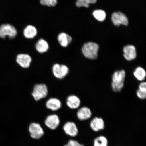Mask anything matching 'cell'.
Segmentation results:
<instances>
[{
	"mask_svg": "<svg viewBox=\"0 0 146 146\" xmlns=\"http://www.w3.org/2000/svg\"><path fill=\"white\" fill-rule=\"evenodd\" d=\"M125 76V70L117 71L112 76V87L115 92H120L123 89L124 85Z\"/></svg>",
	"mask_w": 146,
	"mask_h": 146,
	"instance_id": "6da1fadb",
	"label": "cell"
},
{
	"mask_svg": "<svg viewBox=\"0 0 146 146\" xmlns=\"http://www.w3.org/2000/svg\"><path fill=\"white\" fill-rule=\"evenodd\" d=\"M99 46L96 43L89 42L85 44L82 47V53L86 58L91 60L96 59L98 56Z\"/></svg>",
	"mask_w": 146,
	"mask_h": 146,
	"instance_id": "7a4b0ae2",
	"label": "cell"
},
{
	"mask_svg": "<svg viewBox=\"0 0 146 146\" xmlns=\"http://www.w3.org/2000/svg\"><path fill=\"white\" fill-rule=\"evenodd\" d=\"M17 32L15 27L13 25L6 24L0 26V38L5 39L8 36L9 39H12L16 37Z\"/></svg>",
	"mask_w": 146,
	"mask_h": 146,
	"instance_id": "3957f363",
	"label": "cell"
},
{
	"mask_svg": "<svg viewBox=\"0 0 146 146\" xmlns=\"http://www.w3.org/2000/svg\"><path fill=\"white\" fill-rule=\"evenodd\" d=\"M47 87L44 84H38L35 86L32 95L36 101L44 98L48 94Z\"/></svg>",
	"mask_w": 146,
	"mask_h": 146,
	"instance_id": "277c9868",
	"label": "cell"
},
{
	"mask_svg": "<svg viewBox=\"0 0 146 146\" xmlns=\"http://www.w3.org/2000/svg\"><path fill=\"white\" fill-rule=\"evenodd\" d=\"M69 72L68 67L65 65L56 64L52 67V72L54 76L59 79H62L64 78L68 74Z\"/></svg>",
	"mask_w": 146,
	"mask_h": 146,
	"instance_id": "5b68a950",
	"label": "cell"
},
{
	"mask_svg": "<svg viewBox=\"0 0 146 146\" xmlns=\"http://www.w3.org/2000/svg\"><path fill=\"white\" fill-rule=\"evenodd\" d=\"M29 131L31 137L35 139H39L44 134V132L40 124L32 123L29 127Z\"/></svg>",
	"mask_w": 146,
	"mask_h": 146,
	"instance_id": "8992f818",
	"label": "cell"
},
{
	"mask_svg": "<svg viewBox=\"0 0 146 146\" xmlns=\"http://www.w3.org/2000/svg\"><path fill=\"white\" fill-rule=\"evenodd\" d=\"M112 21L113 23L116 26H119L123 25H127L129 21L125 14L120 12H114L112 15Z\"/></svg>",
	"mask_w": 146,
	"mask_h": 146,
	"instance_id": "52a82bcc",
	"label": "cell"
},
{
	"mask_svg": "<svg viewBox=\"0 0 146 146\" xmlns=\"http://www.w3.org/2000/svg\"><path fill=\"white\" fill-rule=\"evenodd\" d=\"M123 56L127 61H131L136 57L137 52L135 47L132 45H127L124 47Z\"/></svg>",
	"mask_w": 146,
	"mask_h": 146,
	"instance_id": "ba28073f",
	"label": "cell"
},
{
	"mask_svg": "<svg viewBox=\"0 0 146 146\" xmlns=\"http://www.w3.org/2000/svg\"><path fill=\"white\" fill-rule=\"evenodd\" d=\"M16 61L21 67L27 68L30 66L32 62V58L27 54H19L17 56Z\"/></svg>",
	"mask_w": 146,
	"mask_h": 146,
	"instance_id": "9c48e42d",
	"label": "cell"
},
{
	"mask_svg": "<svg viewBox=\"0 0 146 146\" xmlns=\"http://www.w3.org/2000/svg\"><path fill=\"white\" fill-rule=\"evenodd\" d=\"M60 123L59 117L56 114L50 115L47 117L45 121V124L47 127L52 129H56Z\"/></svg>",
	"mask_w": 146,
	"mask_h": 146,
	"instance_id": "30bf717a",
	"label": "cell"
},
{
	"mask_svg": "<svg viewBox=\"0 0 146 146\" xmlns=\"http://www.w3.org/2000/svg\"><path fill=\"white\" fill-rule=\"evenodd\" d=\"M90 126L93 131L98 132L104 129V122L102 118L96 117L91 121Z\"/></svg>",
	"mask_w": 146,
	"mask_h": 146,
	"instance_id": "8fae6325",
	"label": "cell"
},
{
	"mask_svg": "<svg viewBox=\"0 0 146 146\" xmlns=\"http://www.w3.org/2000/svg\"><path fill=\"white\" fill-rule=\"evenodd\" d=\"M63 129L67 135L72 137L76 136L78 133V129L76 125L72 122H68L63 127Z\"/></svg>",
	"mask_w": 146,
	"mask_h": 146,
	"instance_id": "7c38bea8",
	"label": "cell"
},
{
	"mask_svg": "<svg viewBox=\"0 0 146 146\" xmlns=\"http://www.w3.org/2000/svg\"><path fill=\"white\" fill-rule=\"evenodd\" d=\"M92 115L90 109L86 107L81 108L78 111L77 115L78 119L81 120H85L91 117Z\"/></svg>",
	"mask_w": 146,
	"mask_h": 146,
	"instance_id": "4fadbf2b",
	"label": "cell"
},
{
	"mask_svg": "<svg viewBox=\"0 0 146 146\" xmlns=\"http://www.w3.org/2000/svg\"><path fill=\"white\" fill-rule=\"evenodd\" d=\"M61 102L56 98H52L47 100L46 106L47 108L53 111L59 110L61 107Z\"/></svg>",
	"mask_w": 146,
	"mask_h": 146,
	"instance_id": "5bb4252c",
	"label": "cell"
},
{
	"mask_svg": "<svg viewBox=\"0 0 146 146\" xmlns=\"http://www.w3.org/2000/svg\"><path fill=\"white\" fill-rule=\"evenodd\" d=\"M66 103L67 106L72 109L78 108L81 104L79 98L75 95H71L67 98Z\"/></svg>",
	"mask_w": 146,
	"mask_h": 146,
	"instance_id": "9a60e30c",
	"label": "cell"
},
{
	"mask_svg": "<svg viewBox=\"0 0 146 146\" xmlns=\"http://www.w3.org/2000/svg\"><path fill=\"white\" fill-rule=\"evenodd\" d=\"M58 40L62 46L66 47L72 41V37L65 33H62L58 36Z\"/></svg>",
	"mask_w": 146,
	"mask_h": 146,
	"instance_id": "2e32d148",
	"label": "cell"
},
{
	"mask_svg": "<svg viewBox=\"0 0 146 146\" xmlns=\"http://www.w3.org/2000/svg\"><path fill=\"white\" fill-rule=\"evenodd\" d=\"M37 33L36 29L31 25H28L24 30V35L27 39H32L35 37Z\"/></svg>",
	"mask_w": 146,
	"mask_h": 146,
	"instance_id": "e0dca14e",
	"label": "cell"
},
{
	"mask_svg": "<svg viewBox=\"0 0 146 146\" xmlns=\"http://www.w3.org/2000/svg\"><path fill=\"white\" fill-rule=\"evenodd\" d=\"M36 50L40 53H43L48 50L49 45L46 41L41 39L36 43Z\"/></svg>",
	"mask_w": 146,
	"mask_h": 146,
	"instance_id": "ac0fdd59",
	"label": "cell"
},
{
	"mask_svg": "<svg viewBox=\"0 0 146 146\" xmlns=\"http://www.w3.org/2000/svg\"><path fill=\"white\" fill-rule=\"evenodd\" d=\"M134 75L135 77L139 81H143L145 80L146 76L145 70L141 67H139L135 70Z\"/></svg>",
	"mask_w": 146,
	"mask_h": 146,
	"instance_id": "d6986e66",
	"label": "cell"
},
{
	"mask_svg": "<svg viewBox=\"0 0 146 146\" xmlns=\"http://www.w3.org/2000/svg\"><path fill=\"white\" fill-rule=\"evenodd\" d=\"M108 141L105 136H98L94 140V146H108Z\"/></svg>",
	"mask_w": 146,
	"mask_h": 146,
	"instance_id": "ffe728a7",
	"label": "cell"
},
{
	"mask_svg": "<svg viewBox=\"0 0 146 146\" xmlns=\"http://www.w3.org/2000/svg\"><path fill=\"white\" fill-rule=\"evenodd\" d=\"M93 15L96 19L100 21H103L106 19V13L104 11L96 10L93 13Z\"/></svg>",
	"mask_w": 146,
	"mask_h": 146,
	"instance_id": "44dd1931",
	"label": "cell"
},
{
	"mask_svg": "<svg viewBox=\"0 0 146 146\" xmlns=\"http://www.w3.org/2000/svg\"><path fill=\"white\" fill-rule=\"evenodd\" d=\"M97 1V0H77L76 5L78 7L88 8L89 4L96 3Z\"/></svg>",
	"mask_w": 146,
	"mask_h": 146,
	"instance_id": "7402d4cb",
	"label": "cell"
},
{
	"mask_svg": "<svg viewBox=\"0 0 146 146\" xmlns=\"http://www.w3.org/2000/svg\"><path fill=\"white\" fill-rule=\"evenodd\" d=\"M58 0H40L42 5L48 7H54L57 4Z\"/></svg>",
	"mask_w": 146,
	"mask_h": 146,
	"instance_id": "603a6c76",
	"label": "cell"
},
{
	"mask_svg": "<svg viewBox=\"0 0 146 146\" xmlns=\"http://www.w3.org/2000/svg\"><path fill=\"white\" fill-rule=\"evenodd\" d=\"M137 95L140 99L143 100L146 98V92L138 89L136 92Z\"/></svg>",
	"mask_w": 146,
	"mask_h": 146,
	"instance_id": "cb8c5ba5",
	"label": "cell"
},
{
	"mask_svg": "<svg viewBox=\"0 0 146 146\" xmlns=\"http://www.w3.org/2000/svg\"><path fill=\"white\" fill-rule=\"evenodd\" d=\"M64 146H84L82 144L78 143L77 141L75 140H69L68 143Z\"/></svg>",
	"mask_w": 146,
	"mask_h": 146,
	"instance_id": "d4e9b609",
	"label": "cell"
},
{
	"mask_svg": "<svg viewBox=\"0 0 146 146\" xmlns=\"http://www.w3.org/2000/svg\"><path fill=\"white\" fill-rule=\"evenodd\" d=\"M140 90L146 92V82H142L139 85Z\"/></svg>",
	"mask_w": 146,
	"mask_h": 146,
	"instance_id": "484cf974",
	"label": "cell"
}]
</instances>
